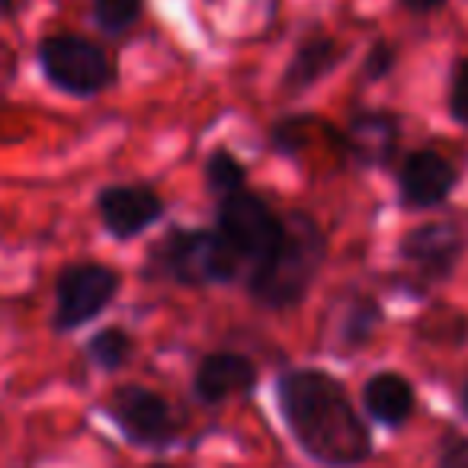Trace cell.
<instances>
[{
	"mask_svg": "<svg viewBox=\"0 0 468 468\" xmlns=\"http://www.w3.org/2000/svg\"><path fill=\"white\" fill-rule=\"evenodd\" d=\"M276 404L299 449L324 468H356L372 455V433L344 382L324 369H289Z\"/></svg>",
	"mask_w": 468,
	"mask_h": 468,
	"instance_id": "6da1fadb",
	"label": "cell"
},
{
	"mask_svg": "<svg viewBox=\"0 0 468 468\" xmlns=\"http://www.w3.org/2000/svg\"><path fill=\"white\" fill-rule=\"evenodd\" d=\"M327 261V238L305 212L282 218V238L267 261L250 270V295L263 308H295L314 286Z\"/></svg>",
	"mask_w": 468,
	"mask_h": 468,
	"instance_id": "7a4b0ae2",
	"label": "cell"
},
{
	"mask_svg": "<svg viewBox=\"0 0 468 468\" xmlns=\"http://www.w3.org/2000/svg\"><path fill=\"white\" fill-rule=\"evenodd\" d=\"M241 263L244 261L218 231L176 228L154 244L148 270L161 280H174L183 286H218L231 282Z\"/></svg>",
	"mask_w": 468,
	"mask_h": 468,
	"instance_id": "3957f363",
	"label": "cell"
},
{
	"mask_svg": "<svg viewBox=\"0 0 468 468\" xmlns=\"http://www.w3.org/2000/svg\"><path fill=\"white\" fill-rule=\"evenodd\" d=\"M39 65L48 84L71 93V97H93V93L106 90L112 80V65L103 48L71 33L42 39Z\"/></svg>",
	"mask_w": 468,
	"mask_h": 468,
	"instance_id": "277c9868",
	"label": "cell"
},
{
	"mask_svg": "<svg viewBox=\"0 0 468 468\" xmlns=\"http://www.w3.org/2000/svg\"><path fill=\"white\" fill-rule=\"evenodd\" d=\"M215 231L231 244V250L241 261H250L257 267L280 244L282 218L270 208V202H263V196L241 189V193H231L221 199Z\"/></svg>",
	"mask_w": 468,
	"mask_h": 468,
	"instance_id": "5b68a950",
	"label": "cell"
},
{
	"mask_svg": "<svg viewBox=\"0 0 468 468\" xmlns=\"http://www.w3.org/2000/svg\"><path fill=\"white\" fill-rule=\"evenodd\" d=\"M119 292V273L103 263H71L61 270L55 286V331H74L90 324L110 308Z\"/></svg>",
	"mask_w": 468,
	"mask_h": 468,
	"instance_id": "8992f818",
	"label": "cell"
},
{
	"mask_svg": "<svg viewBox=\"0 0 468 468\" xmlns=\"http://www.w3.org/2000/svg\"><path fill=\"white\" fill-rule=\"evenodd\" d=\"M106 414L135 446L161 449L180 433V420H176L170 401L144 385H122L112 391L106 401Z\"/></svg>",
	"mask_w": 468,
	"mask_h": 468,
	"instance_id": "52a82bcc",
	"label": "cell"
},
{
	"mask_svg": "<svg viewBox=\"0 0 468 468\" xmlns=\"http://www.w3.org/2000/svg\"><path fill=\"white\" fill-rule=\"evenodd\" d=\"M468 250V238L452 221H423L398 241V257L427 286L449 282Z\"/></svg>",
	"mask_w": 468,
	"mask_h": 468,
	"instance_id": "ba28073f",
	"label": "cell"
},
{
	"mask_svg": "<svg viewBox=\"0 0 468 468\" xmlns=\"http://www.w3.org/2000/svg\"><path fill=\"white\" fill-rule=\"evenodd\" d=\"M398 199L410 212H427L436 208L455 193L459 186V170L449 157L433 148H417L398 167Z\"/></svg>",
	"mask_w": 468,
	"mask_h": 468,
	"instance_id": "9c48e42d",
	"label": "cell"
},
{
	"mask_svg": "<svg viewBox=\"0 0 468 468\" xmlns=\"http://www.w3.org/2000/svg\"><path fill=\"white\" fill-rule=\"evenodd\" d=\"M97 212L112 238L129 241L161 218L164 202L151 186H106L97 196Z\"/></svg>",
	"mask_w": 468,
	"mask_h": 468,
	"instance_id": "30bf717a",
	"label": "cell"
},
{
	"mask_svg": "<svg viewBox=\"0 0 468 468\" xmlns=\"http://www.w3.org/2000/svg\"><path fill=\"white\" fill-rule=\"evenodd\" d=\"M257 385V366L241 353H208L196 366L193 391L202 404H221Z\"/></svg>",
	"mask_w": 468,
	"mask_h": 468,
	"instance_id": "8fae6325",
	"label": "cell"
},
{
	"mask_svg": "<svg viewBox=\"0 0 468 468\" xmlns=\"http://www.w3.org/2000/svg\"><path fill=\"white\" fill-rule=\"evenodd\" d=\"M401 142V119L382 110L359 112L346 125V151L363 167H385L391 164Z\"/></svg>",
	"mask_w": 468,
	"mask_h": 468,
	"instance_id": "7c38bea8",
	"label": "cell"
},
{
	"mask_svg": "<svg viewBox=\"0 0 468 468\" xmlns=\"http://www.w3.org/2000/svg\"><path fill=\"white\" fill-rule=\"evenodd\" d=\"M363 408L369 417L382 427H404L417 408L414 385L401 376V372H376L369 382L363 385Z\"/></svg>",
	"mask_w": 468,
	"mask_h": 468,
	"instance_id": "4fadbf2b",
	"label": "cell"
},
{
	"mask_svg": "<svg viewBox=\"0 0 468 468\" xmlns=\"http://www.w3.org/2000/svg\"><path fill=\"white\" fill-rule=\"evenodd\" d=\"M344 55L346 48L337 39H331V36H312V39H305L295 48L292 61H289L286 78H282V90L286 93L308 90L321 78H327L344 61Z\"/></svg>",
	"mask_w": 468,
	"mask_h": 468,
	"instance_id": "5bb4252c",
	"label": "cell"
},
{
	"mask_svg": "<svg viewBox=\"0 0 468 468\" xmlns=\"http://www.w3.org/2000/svg\"><path fill=\"white\" fill-rule=\"evenodd\" d=\"M132 350H135V344H132V334L125 331V327H103V331L93 334L90 344H87V353H90L93 366H100V369H106V372L122 369L132 359Z\"/></svg>",
	"mask_w": 468,
	"mask_h": 468,
	"instance_id": "9a60e30c",
	"label": "cell"
},
{
	"mask_svg": "<svg viewBox=\"0 0 468 468\" xmlns=\"http://www.w3.org/2000/svg\"><path fill=\"white\" fill-rule=\"evenodd\" d=\"M244 176H248V170H244V164L238 161L231 151H215V154H208L206 183H208V189H212V193L221 196V199H225V196H231V193H241Z\"/></svg>",
	"mask_w": 468,
	"mask_h": 468,
	"instance_id": "2e32d148",
	"label": "cell"
},
{
	"mask_svg": "<svg viewBox=\"0 0 468 468\" xmlns=\"http://www.w3.org/2000/svg\"><path fill=\"white\" fill-rule=\"evenodd\" d=\"M382 324V308H378L376 299H356L350 308H346L344 318V340L346 346H363L366 340L376 334V327Z\"/></svg>",
	"mask_w": 468,
	"mask_h": 468,
	"instance_id": "e0dca14e",
	"label": "cell"
},
{
	"mask_svg": "<svg viewBox=\"0 0 468 468\" xmlns=\"http://www.w3.org/2000/svg\"><path fill=\"white\" fill-rule=\"evenodd\" d=\"M144 0H93V20L103 33H125L138 23Z\"/></svg>",
	"mask_w": 468,
	"mask_h": 468,
	"instance_id": "ac0fdd59",
	"label": "cell"
},
{
	"mask_svg": "<svg viewBox=\"0 0 468 468\" xmlns=\"http://www.w3.org/2000/svg\"><path fill=\"white\" fill-rule=\"evenodd\" d=\"M446 112L455 125L468 129V55H462L449 71L446 87Z\"/></svg>",
	"mask_w": 468,
	"mask_h": 468,
	"instance_id": "d6986e66",
	"label": "cell"
},
{
	"mask_svg": "<svg viewBox=\"0 0 468 468\" xmlns=\"http://www.w3.org/2000/svg\"><path fill=\"white\" fill-rule=\"evenodd\" d=\"M395 65H398L395 46H391V42H376L363 61V78L366 80H382L395 71Z\"/></svg>",
	"mask_w": 468,
	"mask_h": 468,
	"instance_id": "ffe728a7",
	"label": "cell"
},
{
	"mask_svg": "<svg viewBox=\"0 0 468 468\" xmlns=\"http://www.w3.org/2000/svg\"><path fill=\"white\" fill-rule=\"evenodd\" d=\"M433 468H468V436L449 433L442 440V449L436 455Z\"/></svg>",
	"mask_w": 468,
	"mask_h": 468,
	"instance_id": "44dd1931",
	"label": "cell"
},
{
	"mask_svg": "<svg viewBox=\"0 0 468 468\" xmlns=\"http://www.w3.org/2000/svg\"><path fill=\"white\" fill-rule=\"evenodd\" d=\"M408 14H417V16H427V14H436L449 4V0H398Z\"/></svg>",
	"mask_w": 468,
	"mask_h": 468,
	"instance_id": "7402d4cb",
	"label": "cell"
},
{
	"mask_svg": "<svg viewBox=\"0 0 468 468\" xmlns=\"http://www.w3.org/2000/svg\"><path fill=\"white\" fill-rule=\"evenodd\" d=\"M23 0H0V16H10L16 14V7H20Z\"/></svg>",
	"mask_w": 468,
	"mask_h": 468,
	"instance_id": "603a6c76",
	"label": "cell"
},
{
	"mask_svg": "<svg viewBox=\"0 0 468 468\" xmlns=\"http://www.w3.org/2000/svg\"><path fill=\"white\" fill-rule=\"evenodd\" d=\"M462 410H465V414H468V385H465V388H462Z\"/></svg>",
	"mask_w": 468,
	"mask_h": 468,
	"instance_id": "cb8c5ba5",
	"label": "cell"
}]
</instances>
